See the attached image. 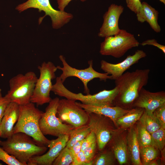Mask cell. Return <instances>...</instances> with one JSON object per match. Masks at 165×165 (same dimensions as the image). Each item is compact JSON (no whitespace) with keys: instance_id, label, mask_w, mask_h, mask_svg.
<instances>
[{"instance_id":"obj_1","label":"cell","mask_w":165,"mask_h":165,"mask_svg":"<svg viewBox=\"0 0 165 165\" xmlns=\"http://www.w3.org/2000/svg\"><path fill=\"white\" fill-rule=\"evenodd\" d=\"M150 72L148 69L127 72L115 80L118 91L113 104L116 103V106L124 109L133 105L141 90L147 85Z\"/></svg>"},{"instance_id":"obj_2","label":"cell","mask_w":165,"mask_h":165,"mask_svg":"<svg viewBox=\"0 0 165 165\" xmlns=\"http://www.w3.org/2000/svg\"><path fill=\"white\" fill-rule=\"evenodd\" d=\"M0 145L24 165H27L31 158L44 154L47 149L46 146L39 145L31 137L22 132L14 133L6 141H1Z\"/></svg>"},{"instance_id":"obj_3","label":"cell","mask_w":165,"mask_h":165,"mask_svg":"<svg viewBox=\"0 0 165 165\" xmlns=\"http://www.w3.org/2000/svg\"><path fill=\"white\" fill-rule=\"evenodd\" d=\"M43 113L31 102L19 105V116L13 128V133H23L39 145L48 146L50 140L42 134L39 126V121Z\"/></svg>"},{"instance_id":"obj_4","label":"cell","mask_w":165,"mask_h":165,"mask_svg":"<svg viewBox=\"0 0 165 165\" xmlns=\"http://www.w3.org/2000/svg\"><path fill=\"white\" fill-rule=\"evenodd\" d=\"M37 79L32 71L16 75L9 80V89L5 97L19 105L29 103Z\"/></svg>"},{"instance_id":"obj_5","label":"cell","mask_w":165,"mask_h":165,"mask_svg":"<svg viewBox=\"0 0 165 165\" xmlns=\"http://www.w3.org/2000/svg\"><path fill=\"white\" fill-rule=\"evenodd\" d=\"M40 72L30 102L36 104L37 106L49 103L52 99L50 93L53 86L52 80L56 78L57 66L51 61L44 62L38 67Z\"/></svg>"},{"instance_id":"obj_6","label":"cell","mask_w":165,"mask_h":165,"mask_svg":"<svg viewBox=\"0 0 165 165\" xmlns=\"http://www.w3.org/2000/svg\"><path fill=\"white\" fill-rule=\"evenodd\" d=\"M105 38L101 44L100 53L116 58L122 57L128 50L140 44L133 34L124 29H120L116 35Z\"/></svg>"},{"instance_id":"obj_7","label":"cell","mask_w":165,"mask_h":165,"mask_svg":"<svg viewBox=\"0 0 165 165\" xmlns=\"http://www.w3.org/2000/svg\"><path fill=\"white\" fill-rule=\"evenodd\" d=\"M59 100L57 97L51 99L39 120L40 129L45 136L51 135L58 137L64 134L69 135L74 128L71 125L63 123L57 116V108Z\"/></svg>"},{"instance_id":"obj_8","label":"cell","mask_w":165,"mask_h":165,"mask_svg":"<svg viewBox=\"0 0 165 165\" xmlns=\"http://www.w3.org/2000/svg\"><path fill=\"white\" fill-rule=\"evenodd\" d=\"M61 61L63 67L57 66V69L61 70L62 73L59 77L64 83L66 79L70 77H75L79 78L82 82L84 87V92L87 94H90V90L88 87V83L94 79L98 78L101 81H105L107 79H112L110 75L106 73H101L94 69L93 60L89 61V66L84 69H78L72 67L67 63L65 58L62 55L59 56Z\"/></svg>"},{"instance_id":"obj_9","label":"cell","mask_w":165,"mask_h":165,"mask_svg":"<svg viewBox=\"0 0 165 165\" xmlns=\"http://www.w3.org/2000/svg\"><path fill=\"white\" fill-rule=\"evenodd\" d=\"M30 8L37 9L39 12H45V15L39 19V24L45 17L47 15L49 16L52 21V27L55 29L61 28L73 17V15L71 13L54 9L51 6L49 0H28L18 5L16 9L21 12Z\"/></svg>"},{"instance_id":"obj_10","label":"cell","mask_w":165,"mask_h":165,"mask_svg":"<svg viewBox=\"0 0 165 165\" xmlns=\"http://www.w3.org/2000/svg\"><path fill=\"white\" fill-rule=\"evenodd\" d=\"M57 116L63 122L74 128L88 124L89 113L77 105L75 101L60 99L57 108Z\"/></svg>"},{"instance_id":"obj_11","label":"cell","mask_w":165,"mask_h":165,"mask_svg":"<svg viewBox=\"0 0 165 165\" xmlns=\"http://www.w3.org/2000/svg\"><path fill=\"white\" fill-rule=\"evenodd\" d=\"M105 116L94 113H89L88 125L96 135L97 148L102 150L110 141L116 132L109 119Z\"/></svg>"},{"instance_id":"obj_12","label":"cell","mask_w":165,"mask_h":165,"mask_svg":"<svg viewBox=\"0 0 165 165\" xmlns=\"http://www.w3.org/2000/svg\"><path fill=\"white\" fill-rule=\"evenodd\" d=\"M69 135L60 136L54 140H50L48 147V151L41 155L34 156L27 162L28 165H52L63 149L66 147Z\"/></svg>"},{"instance_id":"obj_13","label":"cell","mask_w":165,"mask_h":165,"mask_svg":"<svg viewBox=\"0 0 165 165\" xmlns=\"http://www.w3.org/2000/svg\"><path fill=\"white\" fill-rule=\"evenodd\" d=\"M146 56V53L144 51L137 50L133 55H128L123 61L117 64H112L102 60L100 63L101 68L105 73L110 75L112 79L115 80L131 66Z\"/></svg>"},{"instance_id":"obj_14","label":"cell","mask_w":165,"mask_h":165,"mask_svg":"<svg viewBox=\"0 0 165 165\" xmlns=\"http://www.w3.org/2000/svg\"><path fill=\"white\" fill-rule=\"evenodd\" d=\"M123 10L124 8L121 5L115 4L110 5L103 15V22L98 34L99 37L113 36L119 32V20Z\"/></svg>"},{"instance_id":"obj_15","label":"cell","mask_w":165,"mask_h":165,"mask_svg":"<svg viewBox=\"0 0 165 165\" xmlns=\"http://www.w3.org/2000/svg\"><path fill=\"white\" fill-rule=\"evenodd\" d=\"M165 103L164 91L152 92L143 87L133 105L143 108L148 113H152L157 108Z\"/></svg>"},{"instance_id":"obj_16","label":"cell","mask_w":165,"mask_h":165,"mask_svg":"<svg viewBox=\"0 0 165 165\" xmlns=\"http://www.w3.org/2000/svg\"><path fill=\"white\" fill-rule=\"evenodd\" d=\"M19 114V105L15 102H10L0 123V137L7 138L12 135Z\"/></svg>"},{"instance_id":"obj_17","label":"cell","mask_w":165,"mask_h":165,"mask_svg":"<svg viewBox=\"0 0 165 165\" xmlns=\"http://www.w3.org/2000/svg\"><path fill=\"white\" fill-rule=\"evenodd\" d=\"M76 103L89 113H94L108 117L115 125L117 120L127 113L130 109L108 105H91L77 102Z\"/></svg>"},{"instance_id":"obj_18","label":"cell","mask_w":165,"mask_h":165,"mask_svg":"<svg viewBox=\"0 0 165 165\" xmlns=\"http://www.w3.org/2000/svg\"><path fill=\"white\" fill-rule=\"evenodd\" d=\"M159 14L158 11L154 8L147 3L143 2L136 16L138 21L141 23L147 22L154 31L159 33L161 29L158 22Z\"/></svg>"},{"instance_id":"obj_19","label":"cell","mask_w":165,"mask_h":165,"mask_svg":"<svg viewBox=\"0 0 165 165\" xmlns=\"http://www.w3.org/2000/svg\"><path fill=\"white\" fill-rule=\"evenodd\" d=\"M129 157L134 165H142L140 156V147L137 139L136 128L131 127L126 137Z\"/></svg>"},{"instance_id":"obj_20","label":"cell","mask_w":165,"mask_h":165,"mask_svg":"<svg viewBox=\"0 0 165 165\" xmlns=\"http://www.w3.org/2000/svg\"><path fill=\"white\" fill-rule=\"evenodd\" d=\"M111 139V147L115 158L120 165L127 163L129 156L126 137L122 135L116 136L114 133Z\"/></svg>"},{"instance_id":"obj_21","label":"cell","mask_w":165,"mask_h":165,"mask_svg":"<svg viewBox=\"0 0 165 165\" xmlns=\"http://www.w3.org/2000/svg\"><path fill=\"white\" fill-rule=\"evenodd\" d=\"M144 110L143 108L138 107L130 109L127 113L117 120L116 125L124 128L132 127L139 120Z\"/></svg>"},{"instance_id":"obj_22","label":"cell","mask_w":165,"mask_h":165,"mask_svg":"<svg viewBox=\"0 0 165 165\" xmlns=\"http://www.w3.org/2000/svg\"><path fill=\"white\" fill-rule=\"evenodd\" d=\"M91 130L88 124L74 128L69 134L66 147L70 148L76 142L83 140Z\"/></svg>"},{"instance_id":"obj_23","label":"cell","mask_w":165,"mask_h":165,"mask_svg":"<svg viewBox=\"0 0 165 165\" xmlns=\"http://www.w3.org/2000/svg\"><path fill=\"white\" fill-rule=\"evenodd\" d=\"M139 120L140 123L150 134L161 127L160 123L154 112L149 113L144 110Z\"/></svg>"},{"instance_id":"obj_24","label":"cell","mask_w":165,"mask_h":165,"mask_svg":"<svg viewBox=\"0 0 165 165\" xmlns=\"http://www.w3.org/2000/svg\"><path fill=\"white\" fill-rule=\"evenodd\" d=\"M115 157L113 151L99 153L95 156L92 165H112L115 163Z\"/></svg>"},{"instance_id":"obj_25","label":"cell","mask_w":165,"mask_h":165,"mask_svg":"<svg viewBox=\"0 0 165 165\" xmlns=\"http://www.w3.org/2000/svg\"><path fill=\"white\" fill-rule=\"evenodd\" d=\"M158 155L157 149L151 145L140 147V156L142 165H146L149 162L154 160Z\"/></svg>"},{"instance_id":"obj_26","label":"cell","mask_w":165,"mask_h":165,"mask_svg":"<svg viewBox=\"0 0 165 165\" xmlns=\"http://www.w3.org/2000/svg\"><path fill=\"white\" fill-rule=\"evenodd\" d=\"M138 140L140 147L151 145V135L140 123L136 128Z\"/></svg>"},{"instance_id":"obj_27","label":"cell","mask_w":165,"mask_h":165,"mask_svg":"<svg viewBox=\"0 0 165 165\" xmlns=\"http://www.w3.org/2000/svg\"><path fill=\"white\" fill-rule=\"evenodd\" d=\"M151 145L157 149L161 151L165 144V129L162 127L151 134Z\"/></svg>"},{"instance_id":"obj_28","label":"cell","mask_w":165,"mask_h":165,"mask_svg":"<svg viewBox=\"0 0 165 165\" xmlns=\"http://www.w3.org/2000/svg\"><path fill=\"white\" fill-rule=\"evenodd\" d=\"M74 158L70 149L65 147L53 161L52 165H71Z\"/></svg>"},{"instance_id":"obj_29","label":"cell","mask_w":165,"mask_h":165,"mask_svg":"<svg viewBox=\"0 0 165 165\" xmlns=\"http://www.w3.org/2000/svg\"><path fill=\"white\" fill-rule=\"evenodd\" d=\"M0 160L8 165H24L15 157L0 147Z\"/></svg>"},{"instance_id":"obj_30","label":"cell","mask_w":165,"mask_h":165,"mask_svg":"<svg viewBox=\"0 0 165 165\" xmlns=\"http://www.w3.org/2000/svg\"><path fill=\"white\" fill-rule=\"evenodd\" d=\"M97 148V143L96 142L83 152L88 165H92L93 161L95 156Z\"/></svg>"},{"instance_id":"obj_31","label":"cell","mask_w":165,"mask_h":165,"mask_svg":"<svg viewBox=\"0 0 165 165\" xmlns=\"http://www.w3.org/2000/svg\"><path fill=\"white\" fill-rule=\"evenodd\" d=\"M161 125L165 129V103L157 108L153 112Z\"/></svg>"},{"instance_id":"obj_32","label":"cell","mask_w":165,"mask_h":165,"mask_svg":"<svg viewBox=\"0 0 165 165\" xmlns=\"http://www.w3.org/2000/svg\"><path fill=\"white\" fill-rule=\"evenodd\" d=\"M96 137L94 133L91 131L83 140L81 146V151L83 152L92 144L96 141Z\"/></svg>"},{"instance_id":"obj_33","label":"cell","mask_w":165,"mask_h":165,"mask_svg":"<svg viewBox=\"0 0 165 165\" xmlns=\"http://www.w3.org/2000/svg\"><path fill=\"white\" fill-rule=\"evenodd\" d=\"M141 0H126L127 7L137 14L141 6Z\"/></svg>"},{"instance_id":"obj_34","label":"cell","mask_w":165,"mask_h":165,"mask_svg":"<svg viewBox=\"0 0 165 165\" xmlns=\"http://www.w3.org/2000/svg\"><path fill=\"white\" fill-rule=\"evenodd\" d=\"M10 102L2 96V90L0 89V123L4 116L6 108Z\"/></svg>"},{"instance_id":"obj_35","label":"cell","mask_w":165,"mask_h":165,"mask_svg":"<svg viewBox=\"0 0 165 165\" xmlns=\"http://www.w3.org/2000/svg\"><path fill=\"white\" fill-rule=\"evenodd\" d=\"M71 165H88L83 151H81L74 157Z\"/></svg>"},{"instance_id":"obj_36","label":"cell","mask_w":165,"mask_h":165,"mask_svg":"<svg viewBox=\"0 0 165 165\" xmlns=\"http://www.w3.org/2000/svg\"><path fill=\"white\" fill-rule=\"evenodd\" d=\"M140 44L142 46L149 45L155 46L162 51L164 54L165 53V46L159 44L157 40L154 39L146 40Z\"/></svg>"},{"instance_id":"obj_37","label":"cell","mask_w":165,"mask_h":165,"mask_svg":"<svg viewBox=\"0 0 165 165\" xmlns=\"http://www.w3.org/2000/svg\"><path fill=\"white\" fill-rule=\"evenodd\" d=\"M83 140L76 142L70 148L74 157L81 151V146Z\"/></svg>"},{"instance_id":"obj_38","label":"cell","mask_w":165,"mask_h":165,"mask_svg":"<svg viewBox=\"0 0 165 165\" xmlns=\"http://www.w3.org/2000/svg\"><path fill=\"white\" fill-rule=\"evenodd\" d=\"M72 0H57L58 5V8L59 10L62 11H64L65 7ZM82 2H84L86 0H80Z\"/></svg>"},{"instance_id":"obj_39","label":"cell","mask_w":165,"mask_h":165,"mask_svg":"<svg viewBox=\"0 0 165 165\" xmlns=\"http://www.w3.org/2000/svg\"><path fill=\"white\" fill-rule=\"evenodd\" d=\"M157 162L154 160L151 161L147 163L146 165H157Z\"/></svg>"},{"instance_id":"obj_40","label":"cell","mask_w":165,"mask_h":165,"mask_svg":"<svg viewBox=\"0 0 165 165\" xmlns=\"http://www.w3.org/2000/svg\"><path fill=\"white\" fill-rule=\"evenodd\" d=\"M160 2L165 4V0H159Z\"/></svg>"},{"instance_id":"obj_41","label":"cell","mask_w":165,"mask_h":165,"mask_svg":"<svg viewBox=\"0 0 165 165\" xmlns=\"http://www.w3.org/2000/svg\"><path fill=\"white\" fill-rule=\"evenodd\" d=\"M2 164L0 163V165H2Z\"/></svg>"},{"instance_id":"obj_42","label":"cell","mask_w":165,"mask_h":165,"mask_svg":"<svg viewBox=\"0 0 165 165\" xmlns=\"http://www.w3.org/2000/svg\"><path fill=\"white\" fill-rule=\"evenodd\" d=\"M0 141H1L0 140Z\"/></svg>"}]
</instances>
